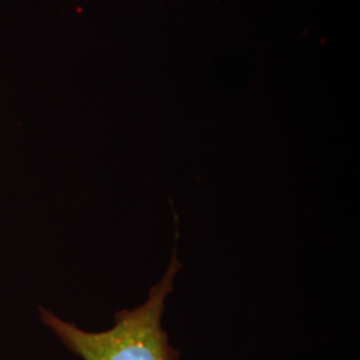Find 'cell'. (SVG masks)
I'll return each instance as SVG.
<instances>
[{"instance_id": "obj_1", "label": "cell", "mask_w": 360, "mask_h": 360, "mask_svg": "<svg viewBox=\"0 0 360 360\" xmlns=\"http://www.w3.org/2000/svg\"><path fill=\"white\" fill-rule=\"evenodd\" d=\"M181 269L176 248L162 281L151 288L148 299L134 309H122L110 330L91 333L65 322L46 309H40L41 323L82 360H180L162 327V316L174 279Z\"/></svg>"}]
</instances>
